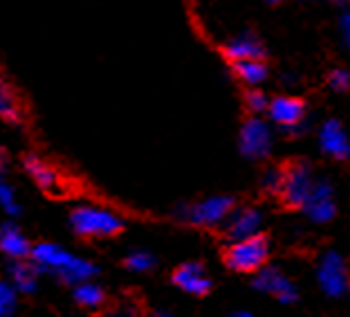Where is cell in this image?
I'll use <instances>...</instances> for the list:
<instances>
[{
	"instance_id": "20",
	"label": "cell",
	"mask_w": 350,
	"mask_h": 317,
	"mask_svg": "<svg viewBox=\"0 0 350 317\" xmlns=\"http://www.w3.org/2000/svg\"><path fill=\"white\" fill-rule=\"evenodd\" d=\"M0 117H3V120H10V122H16L21 117L18 101H16L14 92L7 88V84L3 79H0Z\"/></svg>"
},
{
	"instance_id": "27",
	"label": "cell",
	"mask_w": 350,
	"mask_h": 317,
	"mask_svg": "<svg viewBox=\"0 0 350 317\" xmlns=\"http://www.w3.org/2000/svg\"><path fill=\"white\" fill-rule=\"evenodd\" d=\"M339 31H341V38H344L346 47H350V7L341 14L339 18Z\"/></svg>"
},
{
	"instance_id": "9",
	"label": "cell",
	"mask_w": 350,
	"mask_h": 317,
	"mask_svg": "<svg viewBox=\"0 0 350 317\" xmlns=\"http://www.w3.org/2000/svg\"><path fill=\"white\" fill-rule=\"evenodd\" d=\"M304 214L314 220V223H328V220L335 218L337 207H335V189L328 180H314L312 189H310V196L306 198V203L301 205Z\"/></svg>"
},
{
	"instance_id": "7",
	"label": "cell",
	"mask_w": 350,
	"mask_h": 317,
	"mask_svg": "<svg viewBox=\"0 0 350 317\" xmlns=\"http://www.w3.org/2000/svg\"><path fill=\"white\" fill-rule=\"evenodd\" d=\"M317 279H319V286L328 297H344L350 288V279L341 255H337V252L323 255L319 261V270H317Z\"/></svg>"
},
{
	"instance_id": "33",
	"label": "cell",
	"mask_w": 350,
	"mask_h": 317,
	"mask_svg": "<svg viewBox=\"0 0 350 317\" xmlns=\"http://www.w3.org/2000/svg\"><path fill=\"white\" fill-rule=\"evenodd\" d=\"M306 3H312V0H306Z\"/></svg>"
},
{
	"instance_id": "15",
	"label": "cell",
	"mask_w": 350,
	"mask_h": 317,
	"mask_svg": "<svg viewBox=\"0 0 350 317\" xmlns=\"http://www.w3.org/2000/svg\"><path fill=\"white\" fill-rule=\"evenodd\" d=\"M0 250H3L10 259H27L31 252L25 234L12 223L0 227Z\"/></svg>"
},
{
	"instance_id": "16",
	"label": "cell",
	"mask_w": 350,
	"mask_h": 317,
	"mask_svg": "<svg viewBox=\"0 0 350 317\" xmlns=\"http://www.w3.org/2000/svg\"><path fill=\"white\" fill-rule=\"evenodd\" d=\"M10 272V279H12V286L16 292H34L36 290V283H38V268L29 261H23V259H16L7 268Z\"/></svg>"
},
{
	"instance_id": "29",
	"label": "cell",
	"mask_w": 350,
	"mask_h": 317,
	"mask_svg": "<svg viewBox=\"0 0 350 317\" xmlns=\"http://www.w3.org/2000/svg\"><path fill=\"white\" fill-rule=\"evenodd\" d=\"M150 317H171V315H169V313H164V311H157V313H153Z\"/></svg>"
},
{
	"instance_id": "12",
	"label": "cell",
	"mask_w": 350,
	"mask_h": 317,
	"mask_svg": "<svg viewBox=\"0 0 350 317\" xmlns=\"http://www.w3.org/2000/svg\"><path fill=\"white\" fill-rule=\"evenodd\" d=\"M319 144L323 149V153H328L335 160H346L350 157V138L346 129L337 120L323 122L319 129Z\"/></svg>"
},
{
	"instance_id": "30",
	"label": "cell",
	"mask_w": 350,
	"mask_h": 317,
	"mask_svg": "<svg viewBox=\"0 0 350 317\" xmlns=\"http://www.w3.org/2000/svg\"><path fill=\"white\" fill-rule=\"evenodd\" d=\"M234 317H254L252 313H247V311H241V313H236Z\"/></svg>"
},
{
	"instance_id": "31",
	"label": "cell",
	"mask_w": 350,
	"mask_h": 317,
	"mask_svg": "<svg viewBox=\"0 0 350 317\" xmlns=\"http://www.w3.org/2000/svg\"><path fill=\"white\" fill-rule=\"evenodd\" d=\"M337 3H344V5H350V0H337Z\"/></svg>"
},
{
	"instance_id": "23",
	"label": "cell",
	"mask_w": 350,
	"mask_h": 317,
	"mask_svg": "<svg viewBox=\"0 0 350 317\" xmlns=\"http://www.w3.org/2000/svg\"><path fill=\"white\" fill-rule=\"evenodd\" d=\"M0 207H3L7 214H12V216H16V214L21 212L14 189H12V185H7L3 176H0Z\"/></svg>"
},
{
	"instance_id": "6",
	"label": "cell",
	"mask_w": 350,
	"mask_h": 317,
	"mask_svg": "<svg viewBox=\"0 0 350 317\" xmlns=\"http://www.w3.org/2000/svg\"><path fill=\"white\" fill-rule=\"evenodd\" d=\"M267 113H269V120L285 131H290V133L306 131V104L299 97L278 94V97L269 99Z\"/></svg>"
},
{
	"instance_id": "8",
	"label": "cell",
	"mask_w": 350,
	"mask_h": 317,
	"mask_svg": "<svg viewBox=\"0 0 350 317\" xmlns=\"http://www.w3.org/2000/svg\"><path fill=\"white\" fill-rule=\"evenodd\" d=\"M314 185L312 169L308 162H294L288 169H283V189L281 196L290 207H301L310 196V189Z\"/></svg>"
},
{
	"instance_id": "24",
	"label": "cell",
	"mask_w": 350,
	"mask_h": 317,
	"mask_svg": "<svg viewBox=\"0 0 350 317\" xmlns=\"http://www.w3.org/2000/svg\"><path fill=\"white\" fill-rule=\"evenodd\" d=\"M328 86L335 92H348L350 90V70H346V68H335L328 75Z\"/></svg>"
},
{
	"instance_id": "1",
	"label": "cell",
	"mask_w": 350,
	"mask_h": 317,
	"mask_svg": "<svg viewBox=\"0 0 350 317\" xmlns=\"http://www.w3.org/2000/svg\"><path fill=\"white\" fill-rule=\"evenodd\" d=\"M29 257H31V264H34L38 270L57 275L59 279L68 283L90 281L92 277L97 275V266H94L92 261L77 257L72 252L63 250L54 243H38L36 248H31Z\"/></svg>"
},
{
	"instance_id": "4",
	"label": "cell",
	"mask_w": 350,
	"mask_h": 317,
	"mask_svg": "<svg viewBox=\"0 0 350 317\" xmlns=\"http://www.w3.org/2000/svg\"><path fill=\"white\" fill-rule=\"evenodd\" d=\"M234 210V198L232 196H209L204 201H198L193 205L180 210V216L189 220L191 225L198 227H216L229 216V212Z\"/></svg>"
},
{
	"instance_id": "21",
	"label": "cell",
	"mask_w": 350,
	"mask_h": 317,
	"mask_svg": "<svg viewBox=\"0 0 350 317\" xmlns=\"http://www.w3.org/2000/svg\"><path fill=\"white\" fill-rule=\"evenodd\" d=\"M153 266H155L153 255H148V252H144V250H137V252H133V255L126 257V268L133 272H148Z\"/></svg>"
},
{
	"instance_id": "14",
	"label": "cell",
	"mask_w": 350,
	"mask_h": 317,
	"mask_svg": "<svg viewBox=\"0 0 350 317\" xmlns=\"http://www.w3.org/2000/svg\"><path fill=\"white\" fill-rule=\"evenodd\" d=\"M227 57L232 61H245V59H262V50L260 41L254 34H238L234 38H229L225 45Z\"/></svg>"
},
{
	"instance_id": "18",
	"label": "cell",
	"mask_w": 350,
	"mask_h": 317,
	"mask_svg": "<svg viewBox=\"0 0 350 317\" xmlns=\"http://www.w3.org/2000/svg\"><path fill=\"white\" fill-rule=\"evenodd\" d=\"M234 73L245 86H262L267 81V66L262 59H245V61H234Z\"/></svg>"
},
{
	"instance_id": "34",
	"label": "cell",
	"mask_w": 350,
	"mask_h": 317,
	"mask_svg": "<svg viewBox=\"0 0 350 317\" xmlns=\"http://www.w3.org/2000/svg\"><path fill=\"white\" fill-rule=\"evenodd\" d=\"M0 153H3V151H0Z\"/></svg>"
},
{
	"instance_id": "28",
	"label": "cell",
	"mask_w": 350,
	"mask_h": 317,
	"mask_svg": "<svg viewBox=\"0 0 350 317\" xmlns=\"http://www.w3.org/2000/svg\"><path fill=\"white\" fill-rule=\"evenodd\" d=\"M113 317H137V315L131 313V311H119V313H115Z\"/></svg>"
},
{
	"instance_id": "26",
	"label": "cell",
	"mask_w": 350,
	"mask_h": 317,
	"mask_svg": "<svg viewBox=\"0 0 350 317\" xmlns=\"http://www.w3.org/2000/svg\"><path fill=\"white\" fill-rule=\"evenodd\" d=\"M245 101H247V108L252 110V113H262V110H267L269 97L262 90H252Z\"/></svg>"
},
{
	"instance_id": "13",
	"label": "cell",
	"mask_w": 350,
	"mask_h": 317,
	"mask_svg": "<svg viewBox=\"0 0 350 317\" xmlns=\"http://www.w3.org/2000/svg\"><path fill=\"white\" fill-rule=\"evenodd\" d=\"M173 283L185 292H189V295H196V297H202L211 290V279L206 277L204 268L200 264L180 266L173 275Z\"/></svg>"
},
{
	"instance_id": "5",
	"label": "cell",
	"mask_w": 350,
	"mask_h": 317,
	"mask_svg": "<svg viewBox=\"0 0 350 317\" xmlns=\"http://www.w3.org/2000/svg\"><path fill=\"white\" fill-rule=\"evenodd\" d=\"M274 147V133L267 122L252 117L241 129V153L250 160H262Z\"/></svg>"
},
{
	"instance_id": "3",
	"label": "cell",
	"mask_w": 350,
	"mask_h": 317,
	"mask_svg": "<svg viewBox=\"0 0 350 317\" xmlns=\"http://www.w3.org/2000/svg\"><path fill=\"white\" fill-rule=\"evenodd\" d=\"M70 225L81 236H113L124 227L122 218L110 210L92 207V205H81L70 214Z\"/></svg>"
},
{
	"instance_id": "32",
	"label": "cell",
	"mask_w": 350,
	"mask_h": 317,
	"mask_svg": "<svg viewBox=\"0 0 350 317\" xmlns=\"http://www.w3.org/2000/svg\"><path fill=\"white\" fill-rule=\"evenodd\" d=\"M267 3H272V5H276V3H281V0H267Z\"/></svg>"
},
{
	"instance_id": "2",
	"label": "cell",
	"mask_w": 350,
	"mask_h": 317,
	"mask_svg": "<svg viewBox=\"0 0 350 317\" xmlns=\"http://www.w3.org/2000/svg\"><path fill=\"white\" fill-rule=\"evenodd\" d=\"M269 259V239L262 234H254L247 239L232 241L225 252L227 266L236 272H256Z\"/></svg>"
},
{
	"instance_id": "22",
	"label": "cell",
	"mask_w": 350,
	"mask_h": 317,
	"mask_svg": "<svg viewBox=\"0 0 350 317\" xmlns=\"http://www.w3.org/2000/svg\"><path fill=\"white\" fill-rule=\"evenodd\" d=\"M16 311V290L12 283L0 281V317H10Z\"/></svg>"
},
{
	"instance_id": "11",
	"label": "cell",
	"mask_w": 350,
	"mask_h": 317,
	"mask_svg": "<svg viewBox=\"0 0 350 317\" xmlns=\"http://www.w3.org/2000/svg\"><path fill=\"white\" fill-rule=\"evenodd\" d=\"M222 223H225V236L229 241H241L258 234L262 225V214L256 207H238L229 212V216Z\"/></svg>"
},
{
	"instance_id": "19",
	"label": "cell",
	"mask_w": 350,
	"mask_h": 317,
	"mask_svg": "<svg viewBox=\"0 0 350 317\" xmlns=\"http://www.w3.org/2000/svg\"><path fill=\"white\" fill-rule=\"evenodd\" d=\"M75 299L79 306L83 308H90V311H94V308H99L103 304V299H106V295H103V290L97 286V283L92 281H81V283H75Z\"/></svg>"
},
{
	"instance_id": "35",
	"label": "cell",
	"mask_w": 350,
	"mask_h": 317,
	"mask_svg": "<svg viewBox=\"0 0 350 317\" xmlns=\"http://www.w3.org/2000/svg\"><path fill=\"white\" fill-rule=\"evenodd\" d=\"M10 317H12V315H10Z\"/></svg>"
},
{
	"instance_id": "17",
	"label": "cell",
	"mask_w": 350,
	"mask_h": 317,
	"mask_svg": "<svg viewBox=\"0 0 350 317\" xmlns=\"http://www.w3.org/2000/svg\"><path fill=\"white\" fill-rule=\"evenodd\" d=\"M25 169L29 171V176L34 178V182L45 192H59L61 189V180L57 176V171L52 169L50 164H45L43 160H38V157L29 155L25 160Z\"/></svg>"
},
{
	"instance_id": "10",
	"label": "cell",
	"mask_w": 350,
	"mask_h": 317,
	"mask_svg": "<svg viewBox=\"0 0 350 317\" xmlns=\"http://www.w3.org/2000/svg\"><path fill=\"white\" fill-rule=\"evenodd\" d=\"M254 288L272 295L281 304H294L299 299L297 286H294V283L281 270H278V268H272V266H262L260 270H256Z\"/></svg>"
},
{
	"instance_id": "25",
	"label": "cell",
	"mask_w": 350,
	"mask_h": 317,
	"mask_svg": "<svg viewBox=\"0 0 350 317\" xmlns=\"http://www.w3.org/2000/svg\"><path fill=\"white\" fill-rule=\"evenodd\" d=\"M262 189L267 194H281L283 189V169H267L265 176H262Z\"/></svg>"
}]
</instances>
